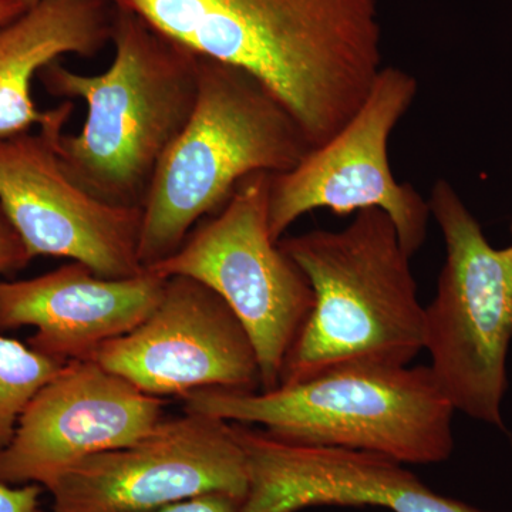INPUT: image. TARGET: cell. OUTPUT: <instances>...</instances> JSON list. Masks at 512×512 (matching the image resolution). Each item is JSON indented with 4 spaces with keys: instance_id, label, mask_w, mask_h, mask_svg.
Here are the masks:
<instances>
[{
    "instance_id": "1",
    "label": "cell",
    "mask_w": 512,
    "mask_h": 512,
    "mask_svg": "<svg viewBox=\"0 0 512 512\" xmlns=\"http://www.w3.org/2000/svg\"><path fill=\"white\" fill-rule=\"evenodd\" d=\"M198 56L241 67L312 148L336 136L382 70L379 0H109Z\"/></svg>"
},
{
    "instance_id": "2",
    "label": "cell",
    "mask_w": 512,
    "mask_h": 512,
    "mask_svg": "<svg viewBox=\"0 0 512 512\" xmlns=\"http://www.w3.org/2000/svg\"><path fill=\"white\" fill-rule=\"evenodd\" d=\"M111 43L104 73L53 62L37 79L52 96L86 104L80 133L57 140L64 171L107 204L143 207L161 158L194 111L200 56L124 9L114 8Z\"/></svg>"
},
{
    "instance_id": "3",
    "label": "cell",
    "mask_w": 512,
    "mask_h": 512,
    "mask_svg": "<svg viewBox=\"0 0 512 512\" xmlns=\"http://www.w3.org/2000/svg\"><path fill=\"white\" fill-rule=\"evenodd\" d=\"M308 276L313 308L286 357L279 384L303 382L349 363L406 366L424 350L426 309L389 215L357 212L342 231L282 238Z\"/></svg>"
},
{
    "instance_id": "4",
    "label": "cell",
    "mask_w": 512,
    "mask_h": 512,
    "mask_svg": "<svg viewBox=\"0 0 512 512\" xmlns=\"http://www.w3.org/2000/svg\"><path fill=\"white\" fill-rule=\"evenodd\" d=\"M311 148L264 83L241 67L200 56L194 111L161 158L141 207V265L151 268L178 251L245 177L291 171Z\"/></svg>"
},
{
    "instance_id": "5",
    "label": "cell",
    "mask_w": 512,
    "mask_h": 512,
    "mask_svg": "<svg viewBox=\"0 0 512 512\" xmlns=\"http://www.w3.org/2000/svg\"><path fill=\"white\" fill-rule=\"evenodd\" d=\"M185 412L259 424L288 443L352 448L403 464L443 463L454 450L453 404L429 366L349 363L271 390L190 393Z\"/></svg>"
},
{
    "instance_id": "6",
    "label": "cell",
    "mask_w": 512,
    "mask_h": 512,
    "mask_svg": "<svg viewBox=\"0 0 512 512\" xmlns=\"http://www.w3.org/2000/svg\"><path fill=\"white\" fill-rule=\"evenodd\" d=\"M430 214L446 242L436 298L426 309L424 350L456 412L504 429L512 342V247L497 249L460 195L439 180Z\"/></svg>"
},
{
    "instance_id": "7",
    "label": "cell",
    "mask_w": 512,
    "mask_h": 512,
    "mask_svg": "<svg viewBox=\"0 0 512 512\" xmlns=\"http://www.w3.org/2000/svg\"><path fill=\"white\" fill-rule=\"evenodd\" d=\"M269 173L248 175L227 205L173 255L148 268L187 276L221 296L254 343L261 390L279 386L293 343L313 308L311 282L269 231Z\"/></svg>"
},
{
    "instance_id": "8",
    "label": "cell",
    "mask_w": 512,
    "mask_h": 512,
    "mask_svg": "<svg viewBox=\"0 0 512 512\" xmlns=\"http://www.w3.org/2000/svg\"><path fill=\"white\" fill-rule=\"evenodd\" d=\"M417 82L397 67H382L360 109L335 137L311 148L301 163L271 175L268 221L274 241L302 215L328 208L339 217L377 208L389 215L400 244L413 256L427 237L429 201L399 184L389 165L390 134L413 104Z\"/></svg>"
},
{
    "instance_id": "9",
    "label": "cell",
    "mask_w": 512,
    "mask_h": 512,
    "mask_svg": "<svg viewBox=\"0 0 512 512\" xmlns=\"http://www.w3.org/2000/svg\"><path fill=\"white\" fill-rule=\"evenodd\" d=\"M72 101L37 131L0 137V207L29 254L82 262L107 279L147 269L138 258L143 208L99 200L74 183L57 154Z\"/></svg>"
},
{
    "instance_id": "10",
    "label": "cell",
    "mask_w": 512,
    "mask_h": 512,
    "mask_svg": "<svg viewBox=\"0 0 512 512\" xmlns=\"http://www.w3.org/2000/svg\"><path fill=\"white\" fill-rule=\"evenodd\" d=\"M53 512H154L195 495L244 501L248 468L231 423L197 412L80 461L47 488Z\"/></svg>"
},
{
    "instance_id": "11",
    "label": "cell",
    "mask_w": 512,
    "mask_h": 512,
    "mask_svg": "<svg viewBox=\"0 0 512 512\" xmlns=\"http://www.w3.org/2000/svg\"><path fill=\"white\" fill-rule=\"evenodd\" d=\"M93 360L151 396L261 390L258 356L241 320L218 293L187 276L168 278L153 313Z\"/></svg>"
},
{
    "instance_id": "12",
    "label": "cell",
    "mask_w": 512,
    "mask_h": 512,
    "mask_svg": "<svg viewBox=\"0 0 512 512\" xmlns=\"http://www.w3.org/2000/svg\"><path fill=\"white\" fill-rule=\"evenodd\" d=\"M164 400L94 360L67 362L20 417L0 451V483L50 487L86 458L147 436L163 421Z\"/></svg>"
},
{
    "instance_id": "13",
    "label": "cell",
    "mask_w": 512,
    "mask_h": 512,
    "mask_svg": "<svg viewBox=\"0 0 512 512\" xmlns=\"http://www.w3.org/2000/svg\"><path fill=\"white\" fill-rule=\"evenodd\" d=\"M244 450L248 491L241 512L379 507L390 512H487L427 487L406 464L352 448L288 443L231 423Z\"/></svg>"
},
{
    "instance_id": "14",
    "label": "cell",
    "mask_w": 512,
    "mask_h": 512,
    "mask_svg": "<svg viewBox=\"0 0 512 512\" xmlns=\"http://www.w3.org/2000/svg\"><path fill=\"white\" fill-rule=\"evenodd\" d=\"M167 279L153 271L107 279L70 261L47 274L0 282V330L32 326L28 345L60 362L93 360L111 340L143 323Z\"/></svg>"
},
{
    "instance_id": "15",
    "label": "cell",
    "mask_w": 512,
    "mask_h": 512,
    "mask_svg": "<svg viewBox=\"0 0 512 512\" xmlns=\"http://www.w3.org/2000/svg\"><path fill=\"white\" fill-rule=\"evenodd\" d=\"M109 0H40L0 26V137L42 127L55 109H37L33 80L62 56L94 57L111 42Z\"/></svg>"
},
{
    "instance_id": "16",
    "label": "cell",
    "mask_w": 512,
    "mask_h": 512,
    "mask_svg": "<svg viewBox=\"0 0 512 512\" xmlns=\"http://www.w3.org/2000/svg\"><path fill=\"white\" fill-rule=\"evenodd\" d=\"M64 365L19 340L0 336V451L9 446L33 397Z\"/></svg>"
},
{
    "instance_id": "17",
    "label": "cell",
    "mask_w": 512,
    "mask_h": 512,
    "mask_svg": "<svg viewBox=\"0 0 512 512\" xmlns=\"http://www.w3.org/2000/svg\"><path fill=\"white\" fill-rule=\"evenodd\" d=\"M32 261L25 242L0 207V275L20 271Z\"/></svg>"
},
{
    "instance_id": "18",
    "label": "cell",
    "mask_w": 512,
    "mask_h": 512,
    "mask_svg": "<svg viewBox=\"0 0 512 512\" xmlns=\"http://www.w3.org/2000/svg\"><path fill=\"white\" fill-rule=\"evenodd\" d=\"M242 500L224 493L195 495L154 512H241Z\"/></svg>"
},
{
    "instance_id": "19",
    "label": "cell",
    "mask_w": 512,
    "mask_h": 512,
    "mask_svg": "<svg viewBox=\"0 0 512 512\" xmlns=\"http://www.w3.org/2000/svg\"><path fill=\"white\" fill-rule=\"evenodd\" d=\"M42 485L0 483V512H35L39 508Z\"/></svg>"
},
{
    "instance_id": "20",
    "label": "cell",
    "mask_w": 512,
    "mask_h": 512,
    "mask_svg": "<svg viewBox=\"0 0 512 512\" xmlns=\"http://www.w3.org/2000/svg\"><path fill=\"white\" fill-rule=\"evenodd\" d=\"M23 12H25V9L20 8L15 3L9 2V0H0V26L18 18Z\"/></svg>"
},
{
    "instance_id": "21",
    "label": "cell",
    "mask_w": 512,
    "mask_h": 512,
    "mask_svg": "<svg viewBox=\"0 0 512 512\" xmlns=\"http://www.w3.org/2000/svg\"><path fill=\"white\" fill-rule=\"evenodd\" d=\"M9 2L15 3V5L20 6V8L28 10L35 6L36 3H39L40 0H9Z\"/></svg>"
},
{
    "instance_id": "22",
    "label": "cell",
    "mask_w": 512,
    "mask_h": 512,
    "mask_svg": "<svg viewBox=\"0 0 512 512\" xmlns=\"http://www.w3.org/2000/svg\"><path fill=\"white\" fill-rule=\"evenodd\" d=\"M35 512H46V511H43V510H40V508H37V510Z\"/></svg>"
},
{
    "instance_id": "23",
    "label": "cell",
    "mask_w": 512,
    "mask_h": 512,
    "mask_svg": "<svg viewBox=\"0 0 512 512\" xmlns=\"http://www.w3.org/2000/svg\"><path fill=\"white\" fill-rule=\"evenodd\" d=\"M511 232H512V224H511Z\"/></svg>"
}]
</instances>
